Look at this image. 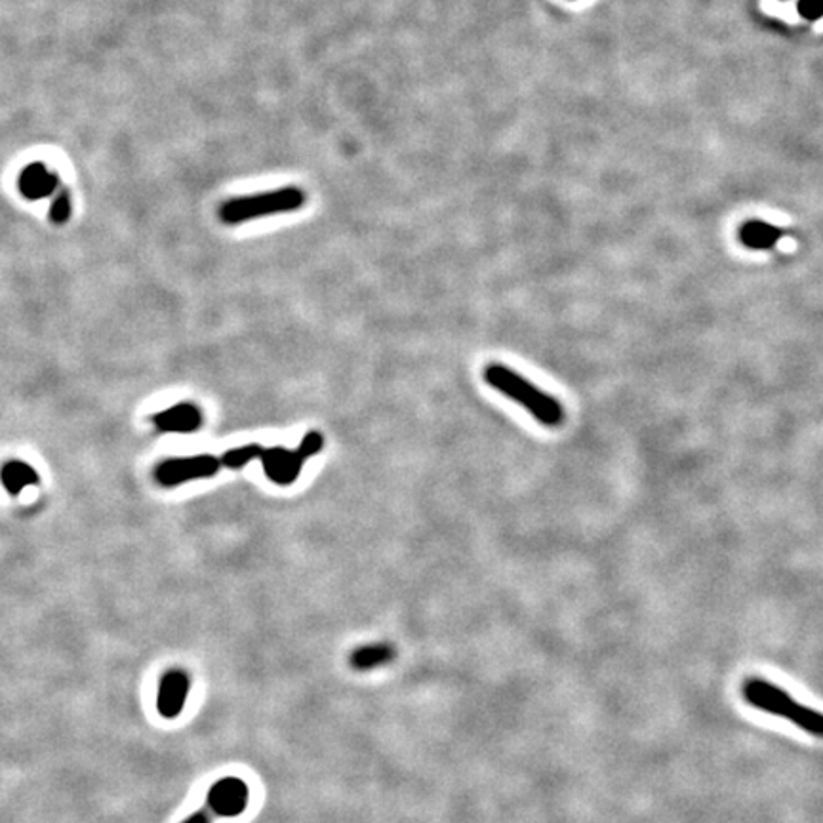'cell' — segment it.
Masks as SVG:
<instances>
[{
	"label": "cell",
	"mask_w": 823,
	"mask_h": 823,
	"mask_svg": "<svg viewBox=\"0 0 823 823\" xmlns=\"http://www.w3.org/2000/svg\"><path fill=\"white\" fill-rule=\"evenodd\" d=\"M0 480L10 494L17 496L23 488L37 485L38 473L23 462H8L0 472Z\"/></svg>",
	"instance_id": "cell-12"
},
{
	"label": "cell",
	"mask_w": 823,
	"mask_h": 823,
	"mask_svg": "<svg viewBox=\"0 0 823 823\" xmlns=\"http://www.w3.org/2000/svg\"><path fill=\"white\" fill-rule=\"evenodd\" d=\"M260 460H262L263 473L267 475V479L278 487H288L296 482V479L300 477L301 467L306 464L296 450L283 449V446L263 450Z\"/></svg>",
	"instance_id": "cell-6"
},
{
	"label": "cell",
	"mask_w": 823,
	"mask_h": 823,
	"mask_svg": "<svg viewBox=\"0 0 823 823\" xmlns=\"http://www.w3.org/2000/svg\"><path fill=\"white\" fill-rule=\"evenodd\" d=\"M799 14L804 20L816 22L823 17V0H799Z\"/></svg>",
	"instance_id": "cell-16"
},
{
	"label": "cell",
	"mask_w": 823,
	"mask_h": 823,
	"mask_svg": "<svg viewBox=\"0 0 823 823\" xmlns=\"http://www.w3.org/2000/svg\"><path fill=\"white\" fill-rule=\"evenodd\" d=\"M782 237H784L782 227L759 222V219L741 225L740 229L741 242L748 248H753V250H771L778 244Z\"/></svg>",
	"instance_id": "cell-10"
},
{
	"label": "cell",
	"mask_w": 823,
	"mask_h": 823,
	"mask_svg": "<svg viewBox=\"0 0 823 823\" xmlns=\"http://www.w3.org/2000/svg\"><path fill=\"white\" fill-rule=\"evenodd\" d=\"M60 178L50 172L43 163L27 166L17 181L22 195L29 201H40L52 195L60 189Z\"/></svg>",
	"instance_id": "cell-8"
},
{
	"label": "cell",
	"mask_w": 823,
	"mask_h": 823,
	"mask_svg": "<svg viewBox=\"0 0 823 823\" xmlns=\"http://www.w3.org/2000/svg\"><path fill=\"white\" fill-rule=\"evenodd\" d=\"M153 424L168 433H195L203 426V414L193 405H178L153 416Z\"/></svg>",
	"instance_id": "cell-9"
},
{
	"label": "cell",
	"mask_w": 823,
	"mask_h": 823,
	"mask_svg": "<svg viewBox=\"0 0 823 823\" xmlns=\"http://www.w3.org/2000/svg\"><path fill=\"white\" fill-rule=\"evenodd\" d=\"M395 648L387 643L368 644L353 652L349 664L355 671H372L375 667L387 666L395 659Z\"/></svg>",
	"instance_id": "cell-11"
},
{
	"label": "cell",
	"mask_w": 823,
	"mask_h": 823,
	"mask_svg": "<svg viewBox=\"0 0 823 823\" xmlns=\"http://www.w3.org/2000/svg\"><path fill=\"white\" fill-rule=\"evenodd\" d=\"M71 217V199H69V191L65 188L58 189L56 199H53L52 206H50V219L56 225L68 224V219Z\"/></svg>",
	"instance_id": "cell-14"
},
{
	"label": "cell",
	"mask_w": 823,
	"mask_h": 823,
	"mask_svg": "<svg viewBox=\"0 0 823 823\" xmlns=\"http://www.w3.org/2000/svg\"><path fill=\"white\" fill-rule=\"evenodd\" d=\"M181 823H212V820H210V814L206 810H201V812H195L193 816H189L186 822Z\"/></svg>",
	"instance_id": "cell-17"
},
{
	"label": "cell",
	"mask_w": 823,
	"mask_h": 823,
	"mask_svg": "<svg viewBox=\"0 0 823 823\" xmlns=\"http://www.w3.org/2000/svg\"><path fill=\"white\" fill-rule=\"evenodd\" d=\"M263 446L260 444H247V446H239V449L227 450L224 456L219 457V462L227 469H242L244 465L260 460L263 454Z\"/></svg>",
	"instance_id": "cell-13"
},
{
	"label": "cell",
	"mask_w": 823,
	"mask_h": 823,
	"mask_svg": "<svg viewBox=\"0 0 823 823\" xmlns=\"http://www.w3.org/2000/svg\"><path fill=\"white\" fill-rule=\"evenodd\" d=\"M741 694L746 697V702L756 709L771 713L776 717H784L802 728L804 732L823 738V713L812 709L809 705L799 704L787 694L786 690L779 689L776 684L764 679H749L743 682Z\"/></svg>",
	"instance_id": "cell-2"
},
{
	"label": "cell",
	"mask_w": 823,
	"mask_h": 823,
	"mask_svg": "<svg viewBox=\"0 0 823 823\" xmlns=\"http://www.w3.org/2000/svg\"><path fill=\"white\" fill-rule=\"evenodd\" d=\"M222 467L219 457L201 454V456L174 457L157 467V480L163 487H180L183 482L196 479H210Z\"/></svg>",
	"instance_id": "cell-4"
},
{
	"label": "cell",
	"mask_w": 823,
	"mask_h": 823,
	"mask_svg": "<svg viewBox=\"0 0 823 823\" xmlns=\"http://www.w3.org/2000/svg\"><path fill=\"white\" fill-rule=\"evenodd\" d=\"M248 786L239 778H224L210 787L206 809L216 816H240L248 807Z\"/></svg>",
	"instance_id": "cell-5"
},
{
	"label": "cell",
	"mask_w": 823,
	"mask_h": 823,
	"mask_svg": "<svg viewBox=\"0 0 823 823\" xmlns=\"http://www.w3.org/2000/svg\"><path fill=\"white\" fill-rule=\"evenodd\" d=\"M189 687L191 682L188 673H183L181 669H172L163 677L158 689L157 709L165 719H176L180 715L188 702Z\"/></svg>",
	"instance_id": "cell-7"
},
{
	"label": "cell",
	"mask_w": 823,
	"mask_h": 823,
	"mask_svg": "<svg viewBox=\"0 0 823 823\" xmlns=\"http://www.w3.org/2000/svg\"><path fill=\"white\" fill-rule=\"evenodd\" d=\"M482 378L490 387H494L505 397H510L511 401L524 406L534 418L538 419L539 424L547 427L561 426L562 419H564L561 403L538 390L534 383L528 382L523 375L516 374L511 368L503 367L500 362H492L485 368Z\"/></svg>",
	"instance_id": "cell-1"
},
{
	"label": "cell",
	"mask_w": 823,
	"mask_h": 823,
	"mask_svg": "<svg viewBox=\"0 0 823 823\" xmlns=\"http://www.w3.org/2000/svg\"><path fill=\"white\" fill-rule=\"evenodd\" d=\"M322 446H324V437H322L319 431H309V433L301 439L300 446L296 449V452H298V456H300L303 462H308L309 457H313L314 454L321 452Z\"/></svg>",
	"instance_id": "cell-15"
},
{
	"label": "cell",
	"mask_w": 823,
	"mask_h": 823,
	"mask_svg": "<svg viewBox=\"0 0 823 823\" xmlns=\"http://www.w3.org/2000/svg\"><path fill=\"white\" fill-rule=\"evenodd\" d=\"M308 201L306 193L298 188L277 189L258 195L235 196L219 206V219L225 225H240L258 217L277 216L285 212H296Z\"/></svg>",
	"instance_id": "cell-3"
}]
</instances>
